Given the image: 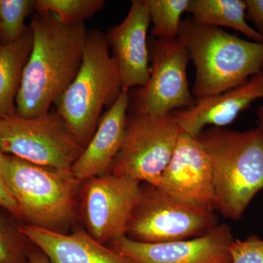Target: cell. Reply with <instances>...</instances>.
I'll list each match as a JSON object with an SVG mask.
<instances>
[{
  "label": "cell",
  "instance_id": "6da1fadb",
  "mask_svg": "<svg viewBox=\"0 0 263 263\" xmlns=\"http://www.w3.org/2000/svg\"><path fill=\"white\" fill-rule=\"evenodd\" d=\"M32 51L17 95L16 114L32 119L47 114L72 84L84 58V22L67 23L57 15L36 13L31 20Z\"/></svg>",
  "mask_w": 263,
  "mask_h": 263
},
{
  "label": "cell",
  "instance_id": "7a4b0ae2",
  "mask_svg": "<svg viewBox=\"0 0 263 263\" xmlns=\"http://www.w3.org/2000/svg\"><path fill=\"white\" fill-rule=\"evenodd\" d=\"M212 164L214 212L241 219L263 190V137L258 128L239 131L210 127L196 137Z\"/></svg>",
  "mask_w": 263,
  "mask_h": 263
},
{
  "label": "cell",
  "instance_id": "3957f363",
  "mask_svg": "<svg viewBox=\"0 0 263 263\" xmlns=\"http://www.w3.org/2000/svg\"><path fill=\"white\" fill-rule=\"evenodd\" d=\"M1 170L22 224L67 233L79 216L83 182L70 169L38 165L4 154Z\"/></svg>",
  "mask_w": 263,
  "mask_h": 263
},
{
  "label": "cell",
  "instance_id": "277c9868",
  "mask_svg": "<svg viewBox=\"0 0 263 263\" xmlns=\"http://www.w3.org/2000/svg\"><path fill=\"white\" fill-rule=\"evenodd\" d=\"M179 38L195 67L196 100L243 84L263 70V43L247 41L218 27L182 20Z\"/></svg>",
  "mask_w": 263,
  "mask_h": 263
},
{
  "label": "cell",
  "instance_id": "5b68a950",
  "mask_svg": "<svg viewBox=\"0 0 263 263\" xmlns=\"http://www.w3.org/2000/svg\"><path fill=\"white\" fill-rule=\"evenodd\" d=\"M119 68L105 33L88 31L79 73L55 102V110L83 146L94 136L101 114L122 91Z\"/></svg>",
  "mask_w": 263,
  "mask_h": 263
},
{
  "label": "cell",
  "instance_id": "8992f818",
  "mask_svg": "<svg viewBox=\"0 0 263 263\" xmlns=\"http://www.w3.org/2000/svg\"><path fill=\"white\" fill-rule=\"evenodd\" d=\"M181 133L175 112L150 116L128 111L122 146L109 174L155 186L171 160Z\"/></svg>",
  "mask_w": 263,
  "mask_h": 263
},
{
  "label": "cell",
  "instance_id": "52a82bcc",
  "mask_svg": "<svg viewBox=\"0 0 263 263\" xmlns=\"http://www.w3.org/2000/svg\"><path fill=\"white\" fill-rule=\"evenodd\" d=\"M84 148L55 109L32 119L0 120V151L31 163L70 169Z\"/></svg>",
  "mask_w": 263,
  "mask_h": 263
},
{
  "label": "cell",
  "instance_id": "ba28073f",
  "mask_svg": "<svg viewBox=\"0 0 263 263\" xmlns=\"http://www.w3.org/2000/svg\"><path fill=\"white\" fill-rule=\"evenodd\" d=\"M216 224L214 213L188 206L153 185L141 183V197L125 235L140 243H165L202 236Z\"/></svg>",
  "mask_w": 263,
  "mask_h": 263
},
{
  "label": "cell",
  "instance_id": "9c48e42d",
  "mask_svg": "<svg viewBox=\"0 0 263 263\" xmlns=\"http://www.w3.org/2000/svg\"><path fill=\"white\" fill-rule=\"evenodd\" d=\"M148 48L152 63L149 81L129 100L130 112L164 116L193 106L196 99L187 78L191 60L181 40L152 37Z\"/></svg>",
  "mask_w": 263,
  "mask_h": 263
},
{
  "label": "cell",
  "instance_id": "30bf717a",
  "mask_svg": "<svg viewBox=\"0 0 263 263\" xmlns=\"http://www.w3.org/2000/svg\"><path fill=\"white\" fill-rule=\"evenodd\" d=\"M141 194V183L126 176L108 173L83 181L79 215L85 230L105 245L125 235Z\"/></svg>",
  "mask_w": 263,
  "mask_h": 263
},
{
  "label": "cell",
  "instance_id": "8fae6325",
  "mask_svg": "<svg viewBox=\"0 0 263 263\" xmlns=\"http://www.w3.org/2000/svg\"><path fill=\"white\" fill-rule=\"evenodd\" d=\"M156 187L184 205L214 213L212 164L197 140L181 132L171 160Z\"/></svg>",
  "mask_w": 263,
  "mask_h": 263
},
{
  "label": "cell",
  "instance_id": "7c38bea8",
  "mask_svg": "<svg viewBox=\"0 0 263 263\" xmlns=\"http://www.w3.org/2000/svg\"><path fill=\"white\" fill-rule=\"evenodd\" d=\"M235 240L228 224H216L192 239L144 243L126 235L107 245L136 263H231L230 247Z\"/></svg>",
  "mask_w": 263,
  "mask_h": 263
},
{
  "label": "cell",
  "instance_id": "4fadbf2b",
  "mask_svg": "<svg viewBox=\"0 0 263 263\" xmlns=\"http://www.w3.org/2000/svg\"><path fill=\"white\" fill-rule=\"evenodd\" d=\"M150 24L146 0H133L125 18L105 33L119 68L122 88H142L149 81L147 34Z\"/></svg>",
  "mask_w": 263,
  "mask_h": 263
},
{
  "label": "cell",
  "instance_id": "5bb4252c",
  "mask_svg": "<svg viewBox=\"0 0 263 263\" xmlns=\"http://www.w3.org/2000/svg\"><path fill=\"white\" fill-rule=\"evenodd\" d=\"M263 99V70L236 87L196 100L190 108L175 111L182 133L196 138L207 126L224 127L256 100Z\"/></svg>",
  "mask_w": 263,
  "mask_h": 263
},
{
  "label": "cell",
  "instance_id": "9a60e30c",
  "mask_svg": "<svg viewBox=\"0 0 263 263\" xmlns=\"http://www.w3.org/2000/svg\"><path fill=\"white\" fill-rule=\"evenodd\" d=\"M130 91L123 88L115 103L103 114L94 136L71 172L81 181L108 174L122 146L129 111Z\"/></svg>",
  "mask_w": 263,
  "mask_h": 263
},
{
  "label": "cell",
  "instance_id": "2e32d148",
  "mask_svg": "<svg viewBox=\"0 0 263 263\" xmlns=\"http://www.w3.org/2000/svg\"><path fill=\"white\" fill-rule=\"evenodd\" d=\"M20 230L51 263H136L100 243L84 229L61 233L22 224Z\"/></svg>",
  "mask_w": 263,
  "mask_h": 263
},
{
  "label": "cell",
  "instance_id": "e0dca14e",
  "mask_svg": "<svg viewBox=\"0 0 263 263\" xmlns=\"http://www.w3.org/2000/svg\"><path fill=\"white\" fill-rule=\"evenodd\" d=\"M32 44V29L27 26L18 39L0 48V120L17 115L15 102Z\"/></svg>",
  "mask_w": 263,
  "mask_h": 263
},
{
  "label": "cell",
  "instance_id": "ac0fdd59",
  "mask_svg": "<svg viewBox=\"0 0 263 263\" xmlns=\"http://www.w3.org/2000/svg\"><path fill=\"white\" fill-rule=\"evenodd\" d=\"M245 0H190L186 12L197 23L227 27L238 31L253 42L263 43V37L246 18Z\"/></svg>",
  "mask_w": 263,
  "mask_h": 263
},
{
  "label": "cell",
  "instance_id": "d6986e66",
  "mask_svg": "<svg viewBox=\"0 0 263 263\" xmlns=\"http://www.w3.org/2000/svg\"><path fill=\"white\" fill-rule=\"evenodd\" d=\"M22 222L0 206V263H28L33 245L22 233Z\"/></svg>",
  "mask_w": 263,
  "mask_h": 263
},
{
  "label": "cell",
  "instance_id": "ffe728a7",
  "mask_svg": "<svg viewBox=\"0 0 263 263\" xmlns=\"http://www.w3.org/2000/svg\"><path fill=\"white\" fill-rule=\"evenodd\" d=\"M153 26L152 37L174 39L179 37L181 16L190 0H146Z\"/></svg>",
  "mask_w": 263,
  "mask_h": 263
},
{
  "label": "cell",
  "instance_id": "44dd1931",
  "mask_svg": "<svg viewBox=\"0 0 263 263\" xmlns=\"http://www.w3.org/2000/svg\"><path fill=\"white\" fill-rule=\"evenodd\" d=\"M104 0H35L34 11L51 13L64 22H84L104 8Z\"/></svg>",
  "mask_w": 263,
  "mask_h": 263
},
{
  "label": "cell",
  "instance_id": "7402d4cb",
  "mask_svg": "<svg viewBox=\"0 0 263 263\" xmlns=\"http://www.w3.org/2000/svg\"><path fill=\"white\" fill-rule=\"evenodd\" d=\"M34 0H0V43L14 42L27 26L25 19L34 11Z\"/></svg>",
  "mask_w": 263,
  "mask_h": 263
},
{
  "label": "cell",
  "instance_id": "603a6c76",
  "mask_svg": "<svg viewBox=\"0 0 263 263\" xmlns=\"http://www.w3.org/2000/svg\"><path fill=\"white\" fill-rule=\"evenodd\" d=\"M231 263H263V239L252 235L235 239L230 247Z\"/></svg>",
  "mask_w": 263,
  "mask_h": 263
},
{
  "label": "cell",
  "instance_id": "cb8c5ba5",
  "mask_svg": "<svg viewBox=\"0 0 263 263\" xmlns=\"http://www.w3.org/2000/svg\"><path fill=\"white\" fill-rule=\"evenodd\" d=\"M246 18L252 22L254 29L263 37V0H245Z\"/></svg>",
  "mask_w": 263,
  "mask_h": 263
},
{
  "label": "cell",
  "instance_id": "d4e9b609",
  "mask_svg": "<svg viewBox=\"0 0 263 263\" xmlns=\"http://www.w3.org/2000/svg\"><path fill=\"white\" fill-rule=\"evenodd\" d=\"M3 155H4V153L0 151V206L4 208L5 209L11 213L21 221L18 207L10 193L9 189L5 183L3 173H2L1 162Z\"/></svg>",
  "mask_w": 263,
  "mask_h": 263
},
{
  "label": "cell",
  "instance_id": "484cf974",
  "mask_svg": "<svg viewBox=\"0 0 263 263\" xmlns=\"http://www.w3.org/2000/svg\"><path fill=\"white\" fill-rule=\"evenodd\" d=\"M28 263H51L41 249L33 246L28 256Z\"/></svg>",
  "mask_w": 263,
  "mask_h": 263
},
{
  "label": "cell",
  "instance_id": "4316f807",
  "mask_svg": "<svg viewBox=\"0 0 263 263\" xmlns=\"http://www.w3.org/2000/svg\"><path fill=\"white\" fill-rule=\"evenodd\" d=\"M257 124L258 129L263 137V104L257 110Z\"/></svg>",
  "mask_w": 263,
  "mask_h": 263
},
{
  "label": "cell",
  "instance_id": "83f0119b",
  "mask_svg": "<svg viewBox=\"0 0 263 263\" xmlns=\"http://www.w3.org/2000/svg\"><path fill=\"white\" fill-rule=\"evenodd\" d=\"M1 47H2V44H1V43H0V48H1Z\"/></svg>",
  "mask_w": 263,
  "mask_h": 263
}]
</instances>
